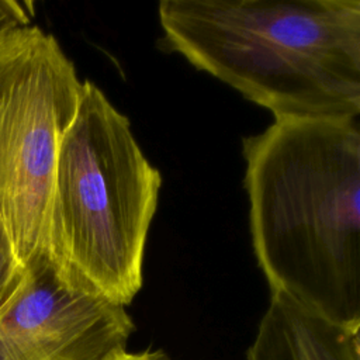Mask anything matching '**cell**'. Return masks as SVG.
<instances>
[{
	"mask_svg": "<svg viewBox=\"0 0 360 360\" xmlns=\"http://www.w3.org/2000/svg\"><path fill=\"white\" fill-rule=\"evenodd\" d=\"M242 152L253 252L271 292L360 328L359 120H274Z\"/></svg>",
	"mask_w": 360,
	"mask_h": 360,
	"instance_id": "obj_1",
	"label": "cell"
},
{
	"mask_svg": "<svg viewBox=\"0 0 360 360\" xmlns=\"http://www.w3.org/2000/svg\"><path fill=\"white\" fill-rule=\"evenodd\" d=\"M166 45L274 120L360 114L359 0H163Z\"/></svg>",
	"mask_w": 360,
	"mask_h": 360,
	"instance_id": "obj_2",
	"label": "cell"
},
{
	"mask_svg": "<svg viewBox=\"0 0 360 360\" xmlns=\"http://www.w3.org/2000/svg\"><path fill=\"white\" fill-rule=\"evenodd\" d=\"M162 186L129 120L90 80L59 146L49 214L52 260L125 307L142 287Z\"/></svg>",
	"mask_w": 360,
	"mask_h": 360,
	"instance_id": "obj_3",
	"label": "cell"
},
{
	"mask_svg": "<svg viewBox=\"0 0 360 360\" xmlns=\"http://www.w3.org/2000/svg\"><path fill=\"white\" fill-rule=\"evenodd\" d=\"M82 86L52 34L30 24L0 37V217L25 269L52 259L55 166Z\"/></svg>",
	"mask_w": 360,
	"mask_h": 360,
	"instance_id": "obj_4",
	"label": "cell"
},
{
	"mask_svg": "<svg viewBox=\"0 0 360 360\" xmlns=\"http://www.w3.org/2000/svg\"><path fill=\"white\" fill-rule=\"evenodd\" d=\"M134 328L125 307L44 259L0 308V360H107Z\"/></svg>",
	"mask_w": 360,
	"mask_h": 360,
	"instance_id": "obj_5",
	"label": "cell"
},
{
	"mask_svg": "<svg viewBox=\"0 0 360 360\" xmlns=\"http://www.w3.org/2000/svg\"><path fill=\"white\" fill-rule=\"evenodd\" d=\"M245 360H360V328L339 325L271 292Z\"/></svg>",
	"mask_w": 360,
	"mask_h": 360,
	"instance_id": "obj_6",
	"label": "cell"
},
{
	"mask_svg": "<svg viewBox=\"0 0 360 360\" xmlns=\"http://www.w3.org/2000/svg\"><path fill=\"white\" fill-rule=\"evenodd\" d=\"M25 274L11 233L0 217V308L20 285Z\"/></svg>",
	"mask_w": 360,
	"mask_h": 360,
	"instance_id": "obj_7",
	"label": "cell"
},
{
	"mask_svg": "<svg viewBox=\"0 0 360 360\" xmlns=\"http://www.w3.org/2000/svg\"><path fill=\"white\" fill-rule=\"evenodd\" d=\"M32 18L31 3L0 0V37L14 28L30 25Z\"/></svg>",
	"mask_w": 360,
	"mask_h": 360,
	"instance_id": "obj_8",
	"label": "cell"
},
{
	"mask_svg": "<svg viewBox=\"0 0 360 360\" xmlns=\"http://www.w3.org/2000/svg\"><path fill=\"white\" fill-rule=\"evenodd\" d=\"M107 360H169L163 353L160 352H152V350H142V352H128L121 350L115 353L114 356L108 357Z\"/></svg>",
	"mask_w": 360,
	"mask_h": 360,
	"instance_id": "obj_9",
	"label": "cell"
}]
</instances>
